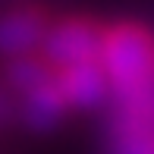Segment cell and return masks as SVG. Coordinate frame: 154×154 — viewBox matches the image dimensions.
Returning <instances> with one entry per match:
<instances>
[{"mask_svg":"<svg viewBox=\"0 0 154 154\" xmlns=\"http://www.w3.org/2000/svg\"><path fill=\"white\" fill-rule=\"evenodd\" d=\"M97 63L110 82V104L154 101V32L148 25L132 19L104 25Z\"/></svg>","mask_w":154,"mask_h":154,"instance_id":"obj_1","label":"cell"},{"mask_svg":"<svg viewBox=\"0 0 154 154\" xmlns=\"http://www.w3.org/2000/svg\"><path fill=\"white\" fill-rule=\"evenodd\" d=\"M101 38H104V25L91 16L54 19L47 35H44V41H41V47H38V54L51 69L75 66V63L97 60Z\"/></svg>","mask_w":154,"mask_h":154,"instance_id":"obj_2","label":"cell"},{"mask_svg":"<svg viewBox=\"0 0 154 154\" xmlns=\"http://www.w3.org/2000/svg\"><path fill=\"white\" fill-rule=\"evenodd\" d=\"M51 22V13L38 3H19L0 13V57L16 60L25 54H38Z\"/></svg>","mask_w":154,"mask_h":154,"instance_id":"obj_3","label":"cell"},{"mask_svg":"<svg viewBox=\"0 0 154 154\" xmlns=\"http://www.w3.org/2000/svg\"><path fill=\"white\" fill-rule=\"evenodd\" d=\"M54 72H57V85L66 97L69 110H97L104 104H110V82L97 60L63 66Z\"/></svg>","mask_w":154,"mask_h":154,"instance_id":"obj_4","label":"cell"},{"mask_svg":"<svg viewBox=\"0 0 154 154\" xmlns=\"http://www.w3.org/2000/svg\"><path fill=\"white\" fill-rule=\"evenodd\" d=\"M66 113H69V107H66V97H63L60 85H57V72H51L41 85L29 88L25 94H19V116L38 135L60 129Z\"/></svg>","mask_w":154,"mask_h":154,"instance_id":"obj_5","label":"cell"},{"mask_svg":"<svg viewBox=\"0 0 154 154\" xmlns=\"http://www.w3.org/2000/svg\"><path fill=\"white\" fill-rule=\"evenodd\" d=\"M51 72L54 69L41 60V54H25V57L6 60V85H10L16 94H25L29 88L41 85Z\"/></svg>","mask_w":154,"mask_h":154,"instance_id":"obj_6","label":"cell"},{"mask_svg":"<svg viewBox=\"0 0 154 154\" xmlns=\"http://www.w3.org/2000/svg\"><path fill=\"white\" fill-rule=\"evenodd\" d=\"M0 110H3V101H0Z\"/></svg>","mask_w":154,"mask_h":154,"instance_id":"obj_7","label":"cell"}]
</instances>
